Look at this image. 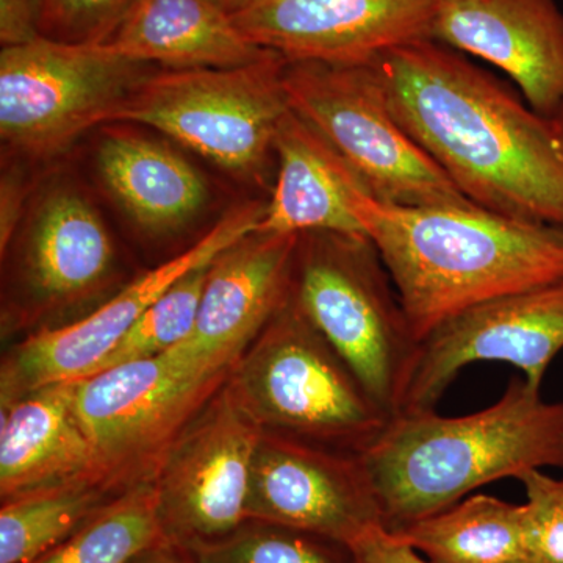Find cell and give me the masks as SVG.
<instances>
[{
	"label": "cell",
	"mask_w": 563,
	"mask_h": 563,
	"mask_svg": "<svg viewBox=\"0 0 563 563\" xmlns=\"http://www.w3.org/2000/svg\"><path fill=\"white\" fill-rule=\"evenodd\" d=\"M393 117L481 209L563 229V133L551 118L431 38L372 63Z\"/></svg>",
	"instance_id": "6da1fadb"
},
{
	"label": "cell",
	"mask_w": 563,
	"mask_h": 563,
	"mask_svg": "<svg viewBox=\"0 0 563 563\" xmlns=\"http://www.w3.org/2000/svg\"><path fill=\"white\" fill-rule=\"evenodd\" d=\"M355 211L418 343L465 310L563 279V229L474 203L391 206L365 191Z\"/></svg>",
	"instance_id": "7a4b0ae2"
},
{
	"label": "cell",
	"mask_w": 563,
	"mask_h": 563,
	"mask_svg": "<svg viewBox=\"0 0 563 563\" xmlns=\"http://www.w3.org/2000/svg\"><path fill=\"white\" fill-rule=\"evenodd\" d=\"M361 457L385 526L396 531L495 481L529 470L563 472V401H544L520 377L479 412L395 415Z\"/></svg>",
	"instance_id": "3957f363"
},
{
	"label": "cell",
	"mask_w": 563,
	"mask_h": 563,
	"mask_svg": "<svg viewBox=\"0 0 563 563\" xmlns=\"http://www.w3.org/2000/svg\"><path fill=\"white\" fill-rule=\"evenodd\" d=\"M228 387L265 431L346 453L362 454L390 420L292 292L233 365Z\"/></svg>",
	"instance_id": "277c9868"
},
{
	"label": "cell",
	"mask_w": 563,
	"mask_h": 563,
	"mask_svg": "<svg viewBox=\"0 0 563 563\" xmlns=\"http://www.w3.org/2000/svg\"><path fill=\"white\" fill-rule=\"evenodd\" d=\"M291 292L374 401L395 417L420 343L372 240L363 233H301Z\"/></svg>",
	"instance_id": "5b68a950"
},
{
	"label": "cell",
	"mask_w": 563,
	"mask_h": 563,
	"mask_svg": "<svg viewBox=\"0 0 563 563\" xmlns=\"http://www.w3.org/2000/svg\"><path fill=\"white\" fill-rule=\"evenodd\" d=\"M287 58L231 69H161L111 113L110 122L146 125L246 184L273 188L276 136L291 111Z\"/></svg>",
	"instance_id": "8992f818"
},
{
	"label": "cell",
	"mask_w": 563,
	"mask_h": 563,
	"mask_svg": "<svg viewBox=\"0 0 563 563\" xmlns=\"http://www.w3.org/2000/svg\"><path fill=\"white\" fill-rule=\"evenodd\" d=\"M284 81L291 110L331 144L376 201L472 206L393 117L373 65L287 60Z\"/></svg>",
	"instance_id": "52a82bcc"
},
{
	"label": "cell",
	"mask_w": 563,
	"mask_h": 563,
	"mask_svg": "<svg viewBox=\"0 0 563 563\" xmlns=\"http://www.w3.org/2000/svg\"><path fill=\"white\" fill-rule=\"evenodd\" d=\"M2 328H51L114 291L117 247L101 210L69 174L51 173L33 192L2 254Z\"/></svg>",
	"instance_id": "ba28073f"
},
{
	"label": "cell",
	"mask_w": 563,
	"mask_h": 563,
	"mask_svg": "<svg viewBox=\"0 0 563 563\" xmlns=\"http://www.w3.org/2000/svg\"><path fill=\"white\" fill-rule=\"evenodd\" d=\"M161 66L106 46L36 38L0 52L2 157L32 165L57 158Z\"/></svg>",
	"instance_id": "9c48e42d"
},
{
	"label": "cell",
	"mask_w": 563,
	"mask_h": 563,
	"mask_svg": "<svg viewBox=\"0 0 563 563\" xmlns=\"http://www.w3.org/2000/svg\"><path fill=\"white\" fill-rule=\"evenodd\" d=\"M229 374L191 372L163 354L70 380L74 410L103 483L117 493L151 483L177 437Z\"/></svg>",
	"instance_id": "30bf717a"
},
{
	"label": "cell",
	"mask_w": 563,
	"mask_h": 563,
	"mask_svg": "<svg viewBox=\"0 0 563 563\" xmlns=\"http://www.w3.org/2000/svg\"><path fill=\"white\" fill-rule=\"evenodd\" d=\"M262 426L221 388L177 437L154 474L163 539L174 547L222 539L246 523Z\"/></svg>",
	"instance_id": "8fae6325"
},
{
	"label": "cell",
	"mask_w": 563,
	"mask_h": 563,
	"mask_svg": "<svg viewBox=\"0 0 563 563\" xmlns=\"http://www.w3.org/2000/svg\"><path fill=\"white\" fill-rule=\"evenodd\" d=\"M266 202L251 201L229 211L190 250L141 274L91 313L65 325L32 332L3 358L0 406L46 385L88 376L174 282L254 232L265 214Z\"/></svg>",
	"instance_id": "7c38bea8"
},
{
	"label": "cell",
	"mask_w": 563,
	"mask_h": 563,
	"mask_svg": "<svg viewBox=\"0 0 563 563\" xmlns=\"http://www.w3.org/2000/svg\"><path fill=\"white\" fill-rule=\"evenodd\" d=\"M246 521L284 526L350 548L387 528L361 454L265 431L252 462Z\"/></svg>",
	"instance_id": "4fadbf2b"
},
{
	"label": "cell",
	"mask_w": 563,
	"mask_h": 563,
	"mask_svg": "<svg viewBox=\"0 0 563 563\" xmlns=\"http://www.w3.org/2000/svg\"><path fill=\"white\" fill-rule=\"evenodd\" d=\"M562 350L563 279L481 303L420 342L398 413L435 410L459 373L477 362L509 363L540 388Z\"/></svg>",
	"instance_id": "5bb4252c"
},
{
	"label": "cell",
	"mask_w": 563,
	"mask_h": 563,
	"mask_svg": "<svg viewBox=\"0 0 563 563\" xmlns=\"http://www.w3.org/2000/svg\"><path fill=\"white\" fill-rule=\"evenodd\" d=\"M437 0H255L233 18L255 46L288 62L372 65L431 38Z\"/></svg>",
	"instance_id": "9a60e30c"
},
{
	"label": "cell",
	"mask_w": 563,
	"mask_h": 563,
	"mask_svg": "<svg viewBox=\"0 0 563 563\" xmlns=\"http://www.w3.org/2000/svg\"><path fill=\"white\" fill-rule=\"evenodd\" d=\"M299 235L251 232L211 261L190 335L166 357L203 374L229 373L291 295Z\"/></svg>",
	"instance_id": "2e32d148"
},
{
	"label": "cell",
	"mask_w": 563,
	"mask_h": 563,
	"mask_svg": "<svg viewBox=\"0 0 563 563\" xmlns=\"http://www.w3.org/2000/svg\"><path fill=\"white\" fill-rule=\"evenodd\" d=\"M431 40L490 63L537 113L563 109V11L555 0H437Z\"/></svg>",
	"instance_id": "e0dca14e"
},
{
	"label": "cell",
	"mask_w": 563,
	"mask_h": 563,
	"mask_svg": "<svg viewBox=\"0 0 563 563\" xmlns=\"http://www.w3.org/2000/svg\"><path fill=\"white\" fill-rule=\"evenodd\" d=\"M95 166L102 187L141 232L169 235L198 220L210 203L203 174L166 141L110 122L99 132Z\"/></svg>",
	"instance_id": "ac0fdd59"
},
{
	"label": "cell",
	"mask_w": 563,
	"mask_h": 563,
	"mask_svg": "<svg viewBox=\"0 0 563 563\" xmlns=\"http://www.w3.org/2000/svg\"><path fill=\"white\" fill-rule=\"evenodd\" d=\"M276 158L272 196L255 231L363 233L355 211L358 195L366 192L362 180L292 110L277 132Z\"/></svg>",
	"instance_id": "d6986e66"
},
{
	"label": "cell",
	"mask_w": 563,
	"mask_h": 563,
	"mask_svg": "<svg viewBox=\"0 0 563 563\" xmlns=\"http://www.w3.org/2000/svg\"><path fill=\"white\" fill-rule=\"evenodd\" d=\"M0 412L2 501L77 477L101 479L95 451L74 410L70 380L41 387L0 406Z\"/></svg>",
	"instance_id": "ffe728a7"
},
{
	"label": "cell",
	"mask_w": 563,
	"mask_h": 563,
	"mask_svg": "<svg viewBox=\"0 0 563 563\" xmlns=\"http://www.w3.org/2000/svg\"><path fill=\"white\" fill-rule=\"evenodd\" d=\"M107 49L163 69H231L265 60L213 0H136Z\"/></svg>",
	"instance_id": "44dd1931"
},
{
	"label": "cell",
	"mask_w": 563,
	"mask_h": 563,
	"mask_svg": "<svg viewBox=\"0 0 563 563\" xmlns=\"http://www.w3.org/2000/svg\"><path fill=\"white\" fill-rule=\"evenodd\" d=\"M391 532L433 563H518L531 558L525 504L495 496L474 495Z\"/></svg>",
	"instance_id": "7402d4cb"
},
{
	"label": "cell",
	"mask_w": 563,
	"mask_h": 563,
	"mask_svg": "<svg viewBox=\"0 0 563 563\" xmlns=\"http://www.w3.org/2000/svg\"><path fill=\"white\" fill-rule=\"evenodd\" d=\"M120 493L85 476L2 501L0 563H32L65 542Z\"/></svg>",
	"instance_id": "603a6c76"
},
{
	"label": "cell",
	"mask_w": 563,
	"mask_h": 563,
	"mask_svg": "<svg viewBox=\"0 0 563 563\" xmlns=\"http://www.w3.org/2000/svg\"><path fill=\"white\" fill-rule=\"evenodd\" d=\"M163 542L151 481L125 488L65 542L32 563H131Z\"/></svg>",
	"instance_id": "cb8c5ba5"
},
{
	"label": "cell",
	"mask_w": 563,
	"mask_h": 563,
	"mask_svg": "<svg viewBox=\"0 0 563 563\" xmlns=\"http://www.w3.org/2000/svg\"><path fill=\"white\" fill-rule=\"evenodd\" d=\"M210 263L174 282L88 376L158 357L184 342L195 328Z\"/></svg>",
	"instance_id": "d4e9b609"
},
{
	"label": "cell",
	"mask_w": 563,
	"mask_h": 563,
	"mask_svg": "<svg viewBox=\"0 0 563 563\" xmlns=\"http://www.w3.org/2000/svg\"><path fill=\"white\" fill-rule=\"evenodd\" d=\"M181 550L196 563H355L343 544L261 521H246L222 539Z\"/></svg>",
	"instance_id": "484cf974"
},
{
	"label": "cell",
	"mask_w": 563,
	"mask_h": 563,
	"mask_svg": "<svg viewBox=\"0 0 563 563\" xmlns=\"http://www.w3.org/2000/svg\"><path fill=\"white\" fill-rule=\"evenodd\" d=\"M136 0H44L41 36L77 46H101Z\"/></svg>",
	"instance_id": "4316f807"
},
{
	"label": "cell",
	"mask_w": 563,
	"mask_h": 563,
	"mask_svg": "<svg viewBox=\"0 0 563 563\" xmlns=\"http://www.w3.org/2000/svg\"><path fill=\"white\" fill-rule=\"evenodd\" d=\"M526 492V540L531 558L563 563V479L543 470L518 477Z\"/></svg>",
	"instance_id": "83f0119b"
},
{
	"label": "cell",
	"mask_w": 563,
	"mask_h": 563,
	"mask_svg": "<svg viewBox=\"0 0 563 563\" xmlns=\"http://www.w3.org/2000/svg\"><path fill=\"white\" fill-rule=\"evenodd\" d=\"M3 169L0 180V254L7 251L20 228L33 192L41 179L32 174V163L18 158L2 157Z\"/></svg>",
	"instance_id": "f1b7e54d"
},
{
	"label": "cell",
	"mask_w": 563,
	"mask_h": 563,
	"mask_svg": "<svg viewBox=\"0 0 563 563\" xmlns=\"http://www.w3.org/2000/svg\"><path fill=\"white\" fill-rule=\"evenodd\" d=\"M350 551L355 563H433L384 526L355 540Z\"/></svg>",
	"instance_id": "f546056e"
},
{
	"label": "cell",
	"mask_w": 563,
	"mask_h": 563,
	"mask_svg": "<svg viewBox=\"0 0 563 563\" xmlns=\"http://www.w3.org/2000/svg\"><path fill=\"white\" fill-rule=\"evenodd\" d=\"M44 0H0V43L21 46L41 36Z\"/></svg>",
	"instance_id": "4dcf8cb0"
},
{
	"label": "cell",
	"mask_w": 563,
	"mask_h": 563,
	"mask_svg": "<svg viewBox=\"0 0 563 563\" xmlns=\"http://www.w3.org/2000/svg\"><path fill=\"white\" fill-rule=\"evenodd\" d=\"M131 563H196L187 551L179 547H174L163 542L151 550L144 551L139 558L133 559Z\"/></svg>",
	"instance_id": "1f68e13d"
},
{
	"label": "cell",
	"mask_w": 563,
	"mask_h": 563,
	"mask_svg": "<svg viewBox=\"0 0 563 563\" xmlns=\"http://www.w3.org/2000/svg\"><path fill=\"white\" fill-rule=\"evenodd\" d=\"M213 2L218 3L222 10L228 11L232 16H235L240 11L246 10L255 0H213Z\"/></svg>",
	"instance_id": "d6a6232c"
},
{
	"label": "cell",
	"mask_w": 563,
	"mask_h": 563,
	"mask_svg": "<svg viewBox=\"0 0 563 563\" xmlns=\"http://www.w3.org/2000/svg\"><path fill=\"white\" fill-rule=\"evenodd\" d=\"M553 121L555 122V124H558V128L561 129L563 133V109L559 111L558 117H555Z\"/></svg>",
	"instance_id": "836d02e7"
},
{
	"label": "cell",
	"mask_w": 563,
	"mask_h": 563,
	"mask_svg": "<svg viewBox=\"0 0 563 563\" xmlns=\"http://www.w3.org/2000/svg\"><path fill=\"white\" fill-rule=\"evenodd\" d=\"M518 563H555V562L543 561V559L529 558V559H526V561H521Z\"/></svg>",
	"instance_id": "e575fe53"
}]
</instances>
